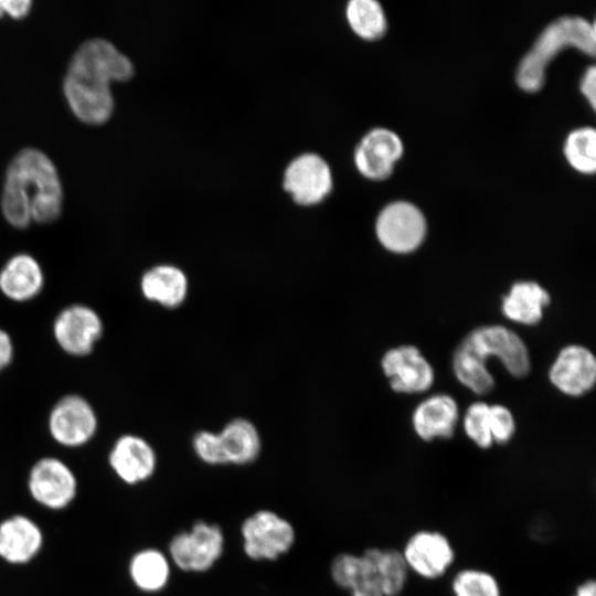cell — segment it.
Wrapping results in <instances>:
<instances>
[{"label":"cell","mask_w":596,"mask_h":596,"mask_svg":"<svg viewBox=\"0 0 596 596\" xmlns=\"http://www.w3.org/2000/svg\"><path fill=\"white\" fill-rule=\"evenodd\" d=\"M351 596H385L380 587L371 579L364 581L350 590Z\"/></svg>","instance_id":"obj_35"},{"label":"cell","mask_w":596,"mask_h":596,"mask_svg":"<svg viewBox=\"0 0 596 596\" xmlns=\"http://www.w3.org/2000/svg\"><path fill=\"white\" fill-rule=\"evenodd\" d=\"M401 138L386 128L366 132L354 150V164L366 179L380 181L389 178L395 162L403 156Z\"/></svg>","instance_id":"obj_12"},{"label":"cell","mask_w":596,"mask_h":596,"mask_svg":"<svg viewBox=\"0 0 596 596\" xmlns=\"http://www.w3.org/2000/svg\"><path fill=\"white\" fill-rule=\"evenodd\" d=\"M109 464L123 481L134 485L152 476L157 457L146 439L126 434L115 441L109 454Z\"/></svg>","instance_id":"obj_16"},{"label":"cell","mask_w":596,"mask_h":596,"mask_svg":"<svg viewBox=\"0 0 596 596\" xmlns=\"http://www.w3.org/2000/svg\"><path fill=\"white\" fill-rule=\"evenodd\" d=\"M332 187V172L328 162L315 152H305L294 158L283 175L284 190L294 202L304 206L321 203Z\"/></svg>","instance_id":"obj_10"},{"label":"cell","mask_w":596,"mask_h":596,"mask_svg":"<svg viewBox=\"0 0 596 596\" xmlns=\"http://www.w3.org/2000/svg\"><path fill=\"white\" fill-rule=\"evenodd\" d=\"M29 489L39 503L50 509H62L75 497L76 478L62 460L45 457L32 467Z\"/></svg>","instance_id":"obj_13"},{"label":"cell","mask_w":596,"mask_h":596,"mask_svg":"<svg viewBox=\"0 0 596 596\" xmlns=\"http://www.w3.org/2000/svg\"><path fill=\"white\" fill-rule=\"evenodd\" d=\"M32 7L30 0H0V17L4 13L14 19L25 17Z\"/></svg>","instance_id":"obj_32"},{"label":"cell","mask_w":596,"mask_h":596,"mask_svg":"<svg viewBox=\"0 0 596 596\" xmlns=\"http://www.w3.org/2000/svg\"><path fill=\"white\" fill-rule=\"evenodd\" d=\"M490 433L493 444L509 443L515 432V423L510 411L502 405L489 407Z\"/></svg>","instance_id":"obj_30"},{"label":"cell","mask_w":596,"mask_h":596,"mask_svg":"<svg viewBox=\"0 0 596 596\" xmlns=\"http://www.w3.org/2000/svg\"><path fill=\"white\" fill-rule=\"evenodd\" d=\"M41 545V530L32 520L14 515L0 524V556L9 563L29 562Z\"/></svg>","instance_id":"obj_20"},{"label":"cell","mask_w":596,"mask_h":596,"mask_svg":"<svg viewBox=\"0 0 596 596\" xmlns=\"http://www.w3.org/2000/svg\"><path fill=\"white\" fill-rule=\"evenodd\" d=\"M579 88L582 94L589 102L590 107L595 109L596 105V68L595 66H589L581 81Z\"/></svg>","instance_id":"obj_33"},{"label":"cell","mask_w":596,"mask_h":596,"mask_svg":"<svg viewBox=\"0 0 596 596\" xmlns=\"http://www.w3.org/2000/svg\"><path fill=\"white\" fill-rule=\"evenodd\" d=\"M241 533L245 554L255 561H275L295 542L290 522L274 511L259 510L244 520Z\"/></svg>","instance_id":"obj_6"},{"label":"cell","mask_w":596,"mask_h":596,"mask_svg":"<svg viewBox=\"0 0 596 596\" xmlns=\"http://www.w3.org/2000/svg\"><path fill=\"white\" fill-rule=\"evenodd\" d=\"M373 581L385 596H401L408 582L409 571L400 550L369 547L362 553Z\"/></svg>","instance_id":"obj_21"},{"label":"cell","mask_w":596,"mask_h":596,"mask_svg":"<svg viewBox=\"0 0 596 596\" xmlns=\"http://www.w3.org/2000/svg\"><path fill=\"white\" fill-rule=\"evenodd\" d=\"M47 427L52 438L65 447H79L97 432V413L91 402L78 394L58 398L49 413Z\"/></svg>","instance_id":"obj_9"},{"label":"cell","mask_w":596,"mask_h":596,"mask_svg":"<svg viewBox=\"0 0 596 596\" xmlns=\"http://www.w3.org/2000/svg\"><path fill=\"white\" fill-rule=\"evenodd\" d=\"M193 449L198 457L209 465H225L219 433L202 430L193 438Z\"/></svg>","instance_id":"obj_31"},{"label":"cell","mask_w":596,"mask_h":596,"mask_svg":"<svg viewBox=\"0 0 596 596\" xmlns=\"http://www.w3.org/2000/svg\"><path fill=\"white\" fill-rule=\"evenodd\" d=\"M131 61L110 41L93 38L74 52L63 82V92L73 114L88 125L106 123L114 110L113 82L129 81Z\"/></svg>","instance_id":"obj_1"},{"label":"cell","mask_w":596,"mask_h":596,"mask_svg":"<svg viewBox=\"0 0 596 596\" xmlns=\"http://www.w3.org/2000/svg\"><path fill=\"white\" fill-rule=\"evenodd\" d=\"M225 464L247 465L260 453V437L254 424L244 418L227 423L219 433Z\"/></svg>","instance_id":"obj_23"},{"label":"cell","mask_w":596,"mask_h":596,"mask_svg":"<svg viewBox=\"0 0 596 596\" xmlns=\"http://www.w3.org/2000/svg\"><path fill=\"white\" fill-rule=\"evenodd\" d=\"M224 550V534L214 523L198 521L188 532L174 535L169 544L173 563L184 572L210 570Z\"/></svg>","instance_id":"obj_8"},{"label":"cell","mask_w":596,"mask_h":596,"mask_svg":"<svg viewBox=\"0 0 596 596\" xmlns=\"http://www.w3.org/2000/svg\"><path fill=\"white\" fill-rule=\"evenodd\" d=\"M453 596H503L498 577L481 567H464L455 572L450 579Z\"/></svg>","instance_id":"obj_26"},{"label":"cell","mask_w":596,"mask_h":596,"mask_svg":"<svg viewBox=\"0 0 596 596\" xmlns=\"http://www.w3.org/2000/svg\"><path fill=\"white\" fill-rule=\"evenodd\" d=\"M382 368L395 392H424L434 381L430 364L414 345L389 350L382 359Z\"/></svg>","instance_id":"obj_14"},{"label":"cell","mask_w":596,"mask_h":596,"mask_svg":"<svg viewBox=\"0 0 596 596\" xmlns=\"http://www.w3.org/2000/svg\"><path fill=\"white\" fill-rule=\"evenodd\" d=\"M488 356L500 359L513 376L522 377L530 371L528 349L517 333L502 326L479 327L461 341L454 354L457 379L476 394H487L494 385L486 368Z\"/></svg>","instance_id":"obj_3"},{"label":"cell","mask_w":596,"mask_h":596,"mask_svg":"<svg viewBox=\"0 0 596 596\" xmlns=\"http://www.w3.org/2000/svg\"><path fill=\"white\" fill-rule=\"evenodd\" d=\"M550 304V295L534 281L515 283L503 298V315L515 322L535 324L543 316V309Z\"/></svg>","instance_id":"obj_22"},{"label":"cell","mask_w":596,"mask_h":596,"mask_svg":"<svg viewBox=\"0 0 596 596\" xmlns=\"http://www.w3.org/2000/svg\"><path fill=\"white\" fill-rule=\"evenodd\" d=\"M375 231L380 243L386 249L409 253L422 244L426 234V221L418 207L400 201L381 211Z\"/></svg>","instance_id":"obj_11"},{"label":"cell","mask_w":596,"mask_h":596,"mask_svg":"<svg viewBox=\"0 0 596 596\" xmlns=\"http://www.w3.org/2000/svg\"><path fill=\"white\" fill-rule=\"evenodd\" d=\"M63 205V188L55 164L42 150L24 148L10 161L1 194V211L15 228L55 221Z\"/></svg>","instance_id":"obj_2"},{"label":"cell","mask_w":596,"mask_h":596,"mask_svg":"<svg viewBox=\"0 0 596 596\" xmlns=\"http://www.w3.org/2000/svg\"><path fill=\"white\" fill-rule=\"evenodd\" d=\"M400 552L409 573L424 581L443 578L457 558L451 540L444 532L434 529L413 532Z\"/></svg>","instance_id":"obj_5"},{"label":"cell","mask_w":596,"mask_h":596,"mask_svg":"<svg viewBox=\"0 0 596 596\" xmlns=\"http://www.w3.org/2000/svg\"><path fill=\"white\" fill-rule=\"evenodd\" d=\"M554 386L567 395L579 396L589 391L596 381V360L582 345H567L557 355L550 370Z\"/></svg>","instance_id":"obj_15"},{"label":"cell","mask_w":596,"mask_h":596,"mask_svg":"<svg viewBox=\"0 0 596 596\" xmlns=\"http://www.w3.org/2000/svg\"><path fill=\"white\" fill-rule=\"evenodd\" d=\"M188 278L181 268L160 264L147 269L140 278L143 297L166 308H177L188 294Z\"/></svg>","instance_id":"obj_19"},{"label":"cell","mask_w":596,"mask_h":596,"mask_svg":"<svg viewBox=\"0 0 596 596\" xmlns=\"http://www.w3.org/2000/svg\"><path fill=\"white\" fill-rule=\"evenodd\" d=\"M568 163L581 173L592 174L596 169V131L583 127L568 134L564 143Z\"/></svg>","instance_id":"obj_27"},{"label":"cell","mask_w":596,"mask_h":596,"mask_svg":"<svg viewBox=\"0 0 596 596\" xmlns=\"http://www.w3.org/2000/svg\"><path fill=\"white\" fill-rule=\"evenodd\" d=\"M330 573L333 582L349 592L370 579L369 568L362 554L340 553L333 558Z\"/></svg>","instance_id":"obj_28"},{"label":"cell","mask_w":596,"mask_h":596,"mask_svg":"<svg viewBox=\"0 0 596 596\" xmlns=\"http://www.w3.org/2000/svg\"><path fill=\"white\" fill-rule=\"evenodd\" d=\"M566 47H576L593 56L596 47L595 24L581 17H562L549 24L518 66L517 83L520 88L529 93L542 88L549 63Z\"/></svg>","instance_id":"obj_4"},{"label":"cell","mask_w":596,"mask_h":596,"mask_svg":"<svg viewBox=\"0 0 596 596\" xmlns=\"http://www.w3.org/2000/svg\"><path fill=\"white\" fill-rule=\"evenodd\" d=\"M103 333L102 317L84 304L66 306L57 312L52 323V334L58 348L75 358L91 354Z\"/></svg>","instance_id":"obj_7"},{"label":"cell","mask_w":596,"mask_h":596,"mask_svg":"<svg viewBox=\"0 0 596 596\" xmlns=\"http://www.w3.org/2000/svg\"><path fill=\"white\" fill-rule=\"evenodd\" d=\"M571 596H596L595 579L586 578L577 584Z\"/></svg>","instance_id":"obj_36"},{"label":"cell","mask_w":596,"mask_h":596,"mask_svg":"<svg viewBox=\"0 0 596 596\" xmlns=\"http://www.w3.org/2000/svg\"><path fill=\"white\" fill-rule=\"evenodd\" d=\"M458 421V407L448 395H434L422 402L414 412L413 426L416 435L425 440L448 439L454 435Z\"/></svg>","instance_id":"obj_18"},{"label":"cell","mask_w":596,"mask_h":596,"mask_svg":"<svg viewBox=\"0 0 596 596\" xmlns=\"http://www.w3.org/2000/svg\"><path fill=\"white\" fill-rule=\"evenodd\" d=\"M129 572L138 588L145 592H158L168 583L170 566L160 551L147 549L132 557Z\"/></svg>","instance_id":"obj_24"},{"label":"cell","mask_w":596,"mask_h":596,"mask_svg":"<svg viewBox=\"0 0 596 596\" xmlns=\"http://www.w3.org/2000/svg\"><path fill=\"white\" fill-rule=\"evenodd\" d=\"M45 276L41 264L28 253L12 255L0 268V292L14 302H26L43 290Z\"/></svg>","instance_id":"obj_17"},{"label":"cell","mask_w":596,"mask_h":596,"mask_svg":"<svg viewBox=\"0 0 596 596\" xmlns=\"http://www.w3.org/2000/svg\"><path fill=\"white\" fill-rule=\"evenodd\" d=\"M345 18L351 30L361 39L375 41L387 29L382 6L375 0H351L345 7Z\"/></svg>","instance_id":"obj_25"},{"label":"cell","mask_w":596,"mask_h":596,"mask_svg":"<svg viewBox=\"0 0 596 596\" xmlns=\"http://www.w3.org/2000/svg\"><path fill=\"white\" fill-rule=\"evenodd\" d=\"M489 405L482 402L471 404L464 418V428L468 438L479 448L488 449L493 445L490 433Z\"/></svg>","instance_id":"obj_29"},{"label":"cell","mask_w":596,"mask_h":596,"mask_svg":"<svg viewBox=\"0 0 596 596\" xmlns=\"http://www.w3.org/2000/svg\"><path fill=\"white\" fill-rule=\"evenodd\" d=\"M14 344L7 330L0 327V372L6 370L13 361Z\"/></svg>","instance_id":"obj_34"}]
</instances>
